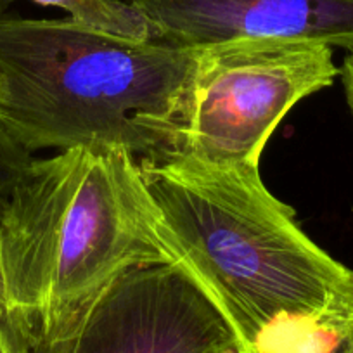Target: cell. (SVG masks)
Returning <instances> with one entry per match:
<instances>
[{
    "instance_id": "10",
    "label": "cell",
    "mask_w": 353,
    "mask_h": 353,
    "mask_svg": "<svg viewBox=\"0 0 353 353\" xmlns=\"http://www.w3.org/2000/svg\"><path fill=\"white\" fill-rule=\"evenodd\" d=\"M341 78H343V88H345L346 103H348L350 111L353 114V50H350L348 56L343 61L341 68Z\"/></svg>"
},
{
    "instance_id": "4",
    "label": "cell",
    "mask_w": 353,
    "mask_h": 353,
    "mask_svg": "<svg viewBox=\"0 0 353 353\" xmlns=\"http://www.w3.org/2000/svg\"><path fill=\"white\" fill-rule=\"evenodd\" d=\"M338 73L324 43L237 40L199 47L179 154L213 166H260L281 120Z\"/></svg>"
},
{
    "instance_id": "15",
    "label": "cell",
    "mask_w": 353,
    "mask_h": 353,
    "mask_svg": "<svg viewBox=\"0 0 353 353\" xmlns=\"http://www.w3.org/2000/svg\"><path fill=\"white\" fill-rule=\"evenodd\" d=\"M241 353H243V352H241Z\"/></svg>"
},
{
    "instance_id": "9",
    "label": "cell",
    "mask_w": 353,
    "mask_h": 353,
    "mask_svg": "<svg viewBox=\"0 0 353 353\" xmlns=\"http://www.w3.org/2000/svg\"><path fill=\"white\" fill-rule=\"evenodd\" d=\"M0 353H30L25 339L12 327L8 317L0 315Z\"/></svg>"
},
{
    "instance_id": "13",
    "label": "cell",
    "mask_w": 353,
    "mask_h": 353,
    "mask_svg": "<svg viewBox=\"0 0 353 353\" xmlns=\"http://www.w3.org/2000/svg\"><path fill=\"white\" fill-rule=\"evenodd\" d=\"M2 99H4V81L0 78V103H2Z\"/></svg>"
},
{
    "instance_id": "14",
    "label": "cell",
    "mask_w": 353,
    "mask_h": 353,
    "mask_svg": "<svg viewBox=\"0 0 353 353\" xmlns=\"http://www.w3.org/2000/svg\"><path fill=\"white\" fill-rule=\"evenodd\" d=\"M348 353H353V348H352V350H350V352H348Z\"/></svg>"
},
{
    "instance_id": "8",
    "label": "cell",
    "mask_w": 353,
    "mask_h": 353,
    "mask_svg": "<svg viewBox=\"0 0 353 353\" xmlns=\"http://www.w3.org/2000/svg\"><path fill=\"white\" fill-rule=\"evenodd\" d=\"M32 163V152L18 144L0 123V210Z\"/></svg>"
},
{
    "instance_id": "3",
    "label": "cell",
    "mask_w": 353,
    "mask_h": 353,
    "mask_svg": "<svg viewBox=\"0 0 353 353\" xmlns=\"http://www.w3.org/2000/svg\"><path fill=\"white\" fill-rule=\"evenodd\" d=\"M196 49L128 40L71 19L0 18V123L26 151L111 144L181 152Z\"/></svg>"
},
{
    "instance_id": "7",
    "label": "cell",
    "mask_w": 353,
    "mask_h": 353,
    "mask_svg": "<svg viewBox=\"0 0 353 353\" xmlns=\"http://www.w3.org/2000/svg\"><path fill=\"white\" fill-rule=\"evenodd\" d=\"M46 8H59L73 23L128 40H158L149 19L127 0H33Z\"/></svg>"
},
{
    "instance_id": "2",
    "label": "cell",
    "mask_w": 353,
    "mask_h": 353,
    "mask_svg": "<svg viewBox=\"0 0 353 353\" xmlns=\"http://www.w3.org/2000/svg\"><path fill=\"white\" fill-rule=\"evenodd\" d=\"M9 321L30 352L56 343L132 265L170 261L139 159L83 144L33 159L0 210Z\"/></svg>"
},
{
    "instance_id": "6",
    "label": "cell",
    "mask_w": 353,
    "mask_h": 353,
    "mask_svg": "<svg viewBox=\"0 0 353 353\" xmlns=\"http://www.w3.org/2000/svg\"><path fill=\"white\" fill-rule=\"evenodd\" d=\"M156 39L199 49L237 40L314 42L353 50V0H127Z\"/></svg>"
},
{
    "instance_id": "11",
    "label": "cell",
    "mask_w": 353,
    "mask_h": 353,
    "mask_svg": "<svg viewBox=\"0 0 353 353\" xmlns=\"http://www.w3.org/2000/svg\"><path fill=\"white\" fill-rule=\"evenodd\" d=\"M0 315L9 319V298H8V283H6L4 258H2V243H0Z\"/></svg>"
},
{
    "instance_id": "5",
    "label": "cell",
    "mask_w": 353,
    "mask_h": 353,
    "mask_svg": "<svg viewBox=\"0 0 353 353\" xmlns=\"http://www.w3.org/2000/svg\"><path fill=\"white\" fill-rule=\"evenodd\" d=\"M244 353L215 301L176 261L121 272L63 339L30 353Z\"/></svg>"
},
{
    "instance_id": "1",
    "label": "cell",
    "mask_w": 353,
    "mask_h": 353,
    "mask_svg": "<svg viewBox=\"0 0 353 353\" xmlns=\"http://www.w3.org/2000/svg\"><path fill=\"white\" fill-rule=\"evenodd\" d=\"M139 165L163 248L215 301L244 353L279 322L353 321V270L300 229L260 166H213L182 154Z\"/></svg>"
},
{
    "instance_id": "12",
    "label": "cell",
    "mask_w": 353,
    "mask_h": 353,
    "mask_svg": "<svg viewBox=\"0 0 353 353\" xmlns=\"http://www.w3.org/2000/svg\"><path fill=\"white\" fill-rule=\"evenodd\" d=\"M11 2H14V0H0V11L8 8V6L11 4Z\"/></svg>"
}]
</instances>
